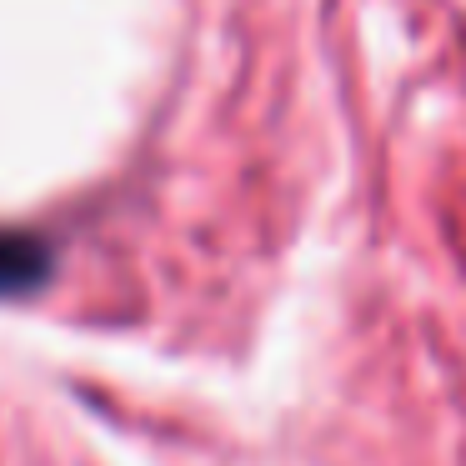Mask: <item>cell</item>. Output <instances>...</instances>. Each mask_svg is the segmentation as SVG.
Wrapping results in <instances>:
<instances>
[{
  "label": "cell",
  "mask_w": 466,
  "mask_h": 466,
  "mask_svg": "<svg viewBox=\"0 0 466 466\" xmlns=\"http://www.w3.org/2000/svg\"><path fill=\"white\" fill-rule=\"evenodd\" d=\"M51 281V246L31 231H0V301L31 296Z\"/></svg>",
  "instance_id": "obj_1"
}]
</instances>
